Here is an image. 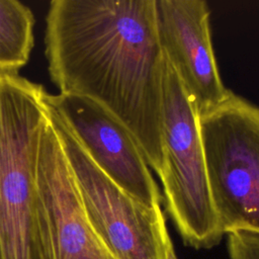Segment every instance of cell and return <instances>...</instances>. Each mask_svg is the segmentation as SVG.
Returning a JSON list of instances; mask_svg holds the SVG:
<instances>
[{
	"label": "cell",
	"mask_w": 259,
	"mask_h": 259,
	"mask_svg": "<svg viewBox=\"0 0 259 259\" xmlns=\"http://www.w3.org/2000/svg\"><path fill=\"white\" fill-rule=\"evenodd\" d=\"M45 45L59 93L88 97L109 110L159 175L166 60L157 1L53 0Z\"/></svg>",
	"instance_id": "6da1fadb"
},
{
	"label": "cell",
	"mask_w": 259,
	"mask_h": 259,
	"mask_svg": "<svg viewBox=\"0 0 259 259\" xmlns=\"http://www.w3.org/2000/svg\"><path fill=\"white\" fill-rule=\"evenodd\" d=\"M44 86L0 72V259H49L36 185Z\"/></svg>",
	"instance_id": "7a4b0ae2"
},
{
	"label": "cell",
	"mask_w": 259,
	"mask_h": 259,
	"mask_svg": "<svg viewBox=\"0 0 259 259\" xmlns=\"http://www.w3.org/2000/svg\"><path fill=\"white\" fill-rule=\"evenodd\" d=\"M162 153L159 177L166 208L182 240L195 249L218 245L224 232L210 196L199 112L167 60Z\"/></svg>",
	"instance_id": "3957f363"
},
{
	"label": "cell",
	"mask_w": 259,
	"mask_h": 259,
	"mask_svg": "<svg viewBox=\"0 0 259 259\" xmlns=\"http://www.w3.org/2000/svg\"><path fill=\"white\" fill-rule=\"evenodd\" d=\"M199 130L222 231L259 232V106L230 90L199 113Z\"/></svg>",
	"instance_id": "277c9868"
},
{
	"label": "cell",
	"mask_w": 259,
	"mask_h": 259,
	"mask_svg": "<svg viewBox=\"0 0 259 259\" xmlns=\"http://www.w3.org/2000/svg\"><path fill=\"white\" fill-rule=\"evenodd\" d=\"M47 104L86 217L105 247L116 259H166L171 238L161 206H148L108 178L50 104L48 95Z\"/></svg>",
	"instance_id": "5b68a950"
},
{
	"label": "cell",
	"mask_w": 259,
	"mask_h": 259,
	"mask_svg": "<svg viewBox=\"0 0 259 259\" xmlns=\"http://www.w3.org/2000/svg\"><path fill=\"white\" fill-rule=\"evenodd\" d=\"M48 101L108 178L148 206H161L162 197L150 167L136 139L115 115L77 94L48 93Z\"/></svg>",
	"instance_id": "8992f818"
},
{
	"label": "cell",
	"mask_w": 259,
	"mask_h": 259,
	"mask_svg": "<svg viewBox=\"0 0 259 259\" xmlns=\"http://www.w3.org/2000/svg\"><path fill=\"white\" fill-rule=\"evenodd\" d=\"M36 185L49 259H116L86 217L49 111L39 142Z\"/></svg>",
	"instance_id": "52a82bcc"
},
{
	"label": "cell",
	"mask_w": 259,
	"mask_h": 259,
	"mask_svg": "<svg viewBox=\"0 0 259 259\" xmlns=\"http://www.w3.org/2000/svg\"><path fill=\"white\" fill-rule=\"evenodd\" d=\"M160 44L199 113L221 103L230 90L213 52L209 8L203 0H156Z\"/></svg>",
	"instance_id": "ba28073f"
},
{
	"label": "cell",
	"mask_w": 259,
	"mask_h": 259,
	"mask_svg": "<svg viewBox=\"0 0 259 259\" xmlns=\"http://www.w3.org/2000/svg\"><path fill=\"white\" fill-rule=\"evenodd\" d=\"M34 16L17 0H0V72L17 73L34 45Z\"/></svg>",
	"instance_id": "9c48e42d"
},
{
	"label": "cell",
	"mask_w": 259,
	"mask_h": 259,
	"mask_svg": "<svg viewBox=\"0 0 259 259\" xmlns=\"http://www.w3.org/2000/svg\"><path fill=\"white\" fill-rule=\"evenodd\" d=\"M231 259H259V232L238 230L228 234Z\"/></svg>",
	"instance_id": "30bf717a"
},
{
	"label": "cell",
	"mask_w": 259,
	"mask_h": 259,
	"mask_svg": "<svg viewBox=\"0 0 259 259\" xmlns=\"http://www.w3.org/2000/svg\"><path fill=\"white\" fill-rule=\"evenodd\" d=\"M166 259H178L176 254H175V250L173 247V243L172 241H170L167 245V249H166Z\"/></svg>",
	"instance_id": "8fae6325"
}]
</instances>
